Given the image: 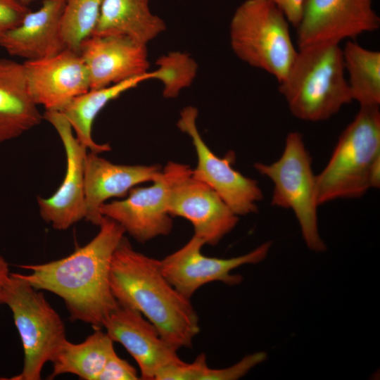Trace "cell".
Returning a JSON list of instances; mask_svg holds the SVG:
<instances>
[{"label":"cell","instance_id":"obj_1","mask_svg":"<svg viewBox=\"0 0 380 380\" xmlns=\"http://www.w3.org/2000/svg\"><path fill=\"white\" fill-rule=\"evenodd\" d=\"M97 234L67 257L46 263L23 265L30 274L18 275L37 290L51 292L64 301L72 321L102 329L118 306L110 284L113 255L125 229L104 217Z\"/></svg>","mask_w":380,"mask_h":380},{"label":"cell","instance_id":"obj_2","mask_svg":"<svg viewBox=\"0 0 380 380\" xmlns=\"http://www.w3.org/2000/svg\"><path fill=\"white\" fill-rule=\"evenodd\" d=\"M110 284L118 303L140 312L170 344L191 347L200 327L190 299L165 278L160 260L134 250L125 236L113 255Z\"/></svg>","mask_w":380,"mask_h":380},{"label":"cell","instance_id":"obj_3","mask_svg":"<svg viewBox=\"0 0 380 380\" xmlns=\"http://www.w3.org/2000/svg\"><path fill=\"white\" fill-rule=\"evenodd\" d=\"M279 91L296 118L326 120L353 101L339 44L321 42L298 48Z\"/></svg>","mask_w":380,"mask_h":380},{"label":"cell","instance_id":"obj_4","mask_svg":"<svg viewBox=\"0 0 380 380\" xmlns=\"http://www.w3.org/2000/svg\"><path fill=\"white\" fill-rule=\"evenodd\" d=\"M379 106H360L339 137L332 155L316 175L319 205L338 198H355L380 186Z\"/></svg>","mask_w":380,"mask_h":380},{"label":"cell","instance_id":"obj_5","mask_svg":"<svg viewBox=\"0 0 380 380\" xmlns=\"http://www.w3.org/2000/svg\"><path fill=\"white\" fill-rule=\"evenodd\" d=\"M289 23L271 0H246L230 21L232 49L240 60L267 72L280 83L298 53Z\"/></svg>","mask_w":380,"mask_h":380},{"label":"cell","instance_id":"obj_6","mask_svg":"<svg viewBox=\"0 0 380 380\" xmlns=\"http://www.w3.org/2000/svg\"><path fill=\"white\" fill-rule=\"evenodd\" d=\"M11 310L23 352V369L7 380H39L44 365L53 362L67 340L65 326L44 295L17 273H11L0 298Z\"/></svg>","mask_w":380,"mask_h":380},{"label":"cell","instance_id":"obj_7","mask_svg":"<svg viewBox=\"0 0 380 380\" xmlns=\"http://www.w3.org/2000/svg\"><path fill=\"white\" fill-rule=\"evenodd\" d=\"M312 162L302 134L291 132L286 136L283 153L277 160L270 164L255 163L254 167L274 184L272 205L293 210L306 246L319 253L325 251L327 246L318 230L319 205Z\"/></svg>","mask_w":380,"mask_h":380},{"label":"cell","instance_id":"obj_8","mask_svg":"<svg viewBox=\"0 0 380 380\" xmlns=\"http://www.w3.org/2000/svg\"><path fill=\"white\" fill-rule=\"evenodd\" d=\"M192 169L187 165L168 162L152 184L135 186L122 200L106 202L101 213L120 224L139 243L169 234L172 229L167 198L172 184Z\"/></svg>","mask_w":380,"mask_h":380},{"label":"cell","instance_id":"obj_9","mask_svg":"<svg viewBox=\"0 0 380 380\" xmlns=\"http://www.w3.org/2000/svg\"><path fill=\"white\" fill-rule=\"evenodd\" d=\"M198 110L186 106L180 112L178 128L191 139L197 156L192 176L210 186L238 216L255 213L263 194L256 180L233 167L235 153L224 157L215 155L205 143L197 127Z\"/></svg>","mask_w":380,"mask_h":380},{"label":"cell","instance_id":"obj_10","mask_svg":"<svg viewBox=\"0 0 380 380\" xmlns=\"http://www.w3.org/2000/svg\"><path fill=\"white\" fill-rule=\"evenodd\" d=\"M203 241L194 236L177 251L160 260V268L168 281L182 295L191 299L203 285L221 281L229 286L241 284L243 277L231 272L244 265L265 260L272 246L267 241L244 255L231 258L205 256L201 249Z\"/></svg>","mask_w":380,"mask_h":380},{"label":"cell","instance_id":"obj_11","mask_svg":"<svg viewBox=\"0 0 380 380\" xmlns=\"http://www.w3.org/2000/svg\"><path fill=\"white\" fill-rule=\"evenodd\" d=\"M42 116L61 138L66 156V172L61 186L51 196L37 197L39 214L55 229L66 230L85 219L84 162L87 148L73 134L62 112L45 110Z\"/></svg>","mask_w":380,"mask_h":380},{"label":"cell","instance_id":"obj_12","mask_svg":"<svg viewBox=\"0 0 380 380\" xmlns=\"http://www.w3.org/2000/svg\"><path fill=\"white\" fill-rule=\"evenodd\" d=\"M372 0H305L296 27L298 48L310 44L355 39L379 28Z\"/></svg>","mask_w":380,"mask_h":380},{"label":"cell","instance_id":"obj_13","mask_svg":"<svg viewBox=\"0 0 380 380\" xmlns=\"http://www.w3.org/2000/svg\"><path fill=\"white\" fill-rule=\"evenodd\" d=\"M191 173L192 170L172 184L167 210L172 217L189 221L194 235L205 244L215 246L236 226L239 216L210 186Z\"/></svg>","mask_w":380,"mask_h":380},{"label":"cell","instance_id":"obj_14","mask_svg":"<svg viewBox=\"0 0 380 380\" xmlns=\"http://www.w3.org/2000/svg\"><path fill=\"white\" fill-rule=\"evenodd\" d=\"M23 64L30 95L45 110L61 111L74 98L90 89L87 68L80 55L70 49Z\"/></svg>","mask_w":380,"mask_h":380},{"label":"cell","instance_id":"obj_15","mask_svg":"<svg viewBox=\"0 0 380 380\" xmlns=\"http://www.w3.org/2000/svg\"><path fill=\"white\" fill-rule=\"evenodd\" d=\"M103 328L120 343L139 367L140 379L155 380L165 367L181 362L175 347L166 341L155 326L138 310L120 305L109 315Z\"/></svg>","mask_w":380,"mask_h":380},{"label":"cell","instance_id":"obj_16","mask_svg":"<svg viewBox=\"0 0 380 380\" xmlns=\"http://www.w3.org/2000/svg\"><path fill=\"white\" fill-rule=\"evenodd\" d=\"M79 54L89 72L90 89L106 87L148 72L146 46L126 37L90 35L80 44Z\"/></svg>","mask_w":380,"mask_h":380},{"label":"cell","instance_id":"obj_17","mask_svg":"<svg viewBox=\"0 0 380 380\" xmlns=\"http://www.w3.org/2000/svg\"><path fill=\"white\" fill-rule=\"evenodd\" d=\"M158 165H120L93 152L87 153L84 162L85 220L99 226L103 216V204L112 198H125L131 189L153 182L160 173Z\"/></svg>","mask_w":380,"mask_h":380},{"label":"cell","instance_id":"obj_18","mask_svg":"<svg viewBox=\"0 0 380 380\" xmlns=\"http://www.w3.org/2000/svg\"><path fill=\"white\" fill-rule=\"evenodd\" d=\"M65 2L44 0L37 11H30L19 25L2 36L0 46L25 61L51 57L67 49L61 32Z\"/></svg>","mask_w":380,"mask_h":380},{"label":"cell","instance_id":"obj_19","mask_svg":"<svg viewBox=\"0 0 380 380\" xmlns=\"http://www.w3.org/2000/svg\"><path fill=\"white\" fill-rule=\"evenodd\" d=\"M42 120L30 95L23 64L0 58V143L20 137Z\"/></svg>","mask_w":380,"mask_h":380},{"label":"cell","instance_id":"obj_20","mask_svg":"<svg viewBox=\"0 0 380 380\" xmlns=\"http://www.w3.org/2000/svg\"><path fill=\"white\" fill-rule=\"evenodd\" d=\"M150 0H103L91 35H118L147 46L166 29L164 20L153 13Z\"/></svg>","mask_w":380,"mask_h":380},{"label":"cell","instance_id":"obj_21","mask_svg":"<svg viewBox=\"0 0 380 380\" xmlns=\"http://www.w3.org/2000/svg\"><path fill=\"white\" fill-rule=\"evenodd\" d=\"M153 79V72L134 77L110 86L90 89L74 98L61 112L76 134L77 139L91 152L100 154L110 151L109 144L95 142L91 132L94 122L101 110L111 101L141 82Z\"/></svg>","mask_w":380,"mask_h":380},{"label":"cell","instance_id":"obj_22","mask_svg":"<svg viewBox=\"0 0 380 380\" xmlns=\"http://www.w3.org/2000/svg\"><path fill=\"white\" fill-rule=\"evenodd\" d=\"M113 341L106 331L96 329L83 342L63 343L52 362L49 379L72 374L84 380H97L107 360L115 352Z\"/></svg>","mask_w":380,"mask_h":380},{"label":"cell","instance_id":"obj_23","mask_svg":"<svg viewBox=\"0 0 380 380\" xmlns=\"http://www.w3.org/2000/svg\"><path fill=\"white\" fill-rule=\"evenodd\" d=\"M342 54L353 101L360 106H379L380 52L349 40Z\"/></svg>","mask_w":380,"mask_h":380},{"label":"cell","instance_id":"obj_24","mask_svg":"<svg viewBox=\"0 0 380 380\" xmlns=\"http://www.w3.org/2000/svg\"><path fill=\"white\" fill-rule=\"evenodd\" d=\"M103 0H65L61 32L66 48L79 53L82 42L97 23Z\"/></svg>","mask_w":380,"mask_h":380},{"label":"cell","instance_id":"obj_25","mask_svg":"<svg viewBox=\"0 0 380 380\" xmlns=\"http://www.w3.org/2000/svg\"><path fill=\"white\" fill-rule=\"evenodd\" d=\"M157 69L153 70V79L161 82L163 96L175 99L184 89L191 85L197 72L198 64L189 54L172 51L156 61Z\"/></svg>","mask_w":380,"mask_h":380},{"label":"cell","instance_id":"obj_26","mask_svg":"<svg viewBox=\"0 0 380 380\" xmlns=\"http://www.w3.org/2000/svg\"><path fill=\"white\" fill-rule=\"evenodd\" d=\"M267 355L260 351L245 355L232 366L222 369H213L208 365L204 368L200 380H236L244 376L258 364L266 360Z\"/></svg>","mask_w":380,"mask_h":380},{"label":"cell","instance_id":"obj_27","mask_svg":"<svg viewBox=\"0 0 380 380\" xmlns=\"http://www.w3.org/2000/svg\"><path fill=\"white\" fill-rule=\"evenodd\" d=\"M30 11L21 0H0V39L19 25Z\"/></svg>","mask_w":380,"mask_h":380},{"label":"cell","instance_id":"obj_28","mask_svg":"<svg viewBox=\"0 0 380 380\" xmlns=\"http://www.w3.org/2000/svg\"><path fill=\"white\" fill-rule=\"evenodd\" d=\"M140 376L135 367L113 352L107 360L97 380H137Z\"/></svg>","mask_w":380,"mask_h":380},{"label":"cell","instance_id":"obj_29","mask_svg":"<svg viewBox=\"0 0 380 380\" xmlns=\"http://www.w3.org/2000/svg\"><path fill=\"white\" fill-rule=\"evenodd\" d=\"M295 27L299 24L305 0H271Z\"/></svg>","mask_w":380,"mask_h":380},{"label":"cell","instance_id":"obj_30","mask_svg":"<svg viewBox=\"0 0 380 380\" xmlns=\"http://www.w3.org/2000/svg\"><path fill=\"white\" fill-rule=\"evenodd\" d=\"M11 272L8 264L4 257L0 255V298L4 287L9 278Z\"/></svg>","mask_w":380,"mask_h":380},{"label":"cell","instance_id":"obj_31","mask_svg":"<svg viewBox=\"0 0 380 380\" xmlns=\"http://www.w3.org/2000/svg\"><path fill=\"white\" fill-rule=\"evenodd\" d=\"M26 5H29L30 3L33 2L35 0H21ZM62 1H65V0H62Z\"/></svg>","mask_w":380,"mask_h":380}]
</instances>
